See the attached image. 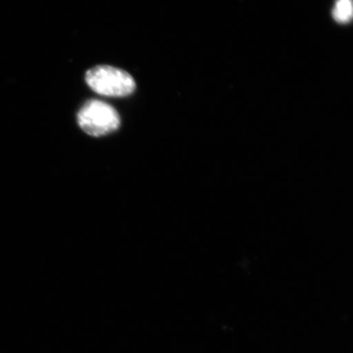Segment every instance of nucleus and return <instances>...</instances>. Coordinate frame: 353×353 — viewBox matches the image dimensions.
I'll list each match as a JSON object with an SVG mask.
<instances>
[{"label": "nucleus", "instance_id": "nucleus-1", "mask_svg": "<svg viewBox=\"0 0 353 353\" xmlns=\"http://www.w3.org/2000/svg\"><path fill=\"white\" fill-rule=\"evenodd\" d=\"M85 81L101 96L123 98L134 94L136 83L130 74L108 65H96L88 70Z\"/></svg>", "mask_w": 353, "mask_h": 353}, {"label": "nucleus", "instance_id": "nucleus-2", "mask_svg": "<svg viewBox=\"0 0 353 353\" xmlns=\"http://www.w3.org/2000/svg\"><path fill=\"white\" fill-rule=\"evenodd\" d=\"M78 125L92 137H103L112 134L121 125V117L112 105L103 101L91 99L79 110Z\"/></svg>", "mask_w": 353, "mask_h": 353}, {"label": "nucleus", "instance_id": "nucleus-3", "mask_svg": "<svg viewBox=\"0 0 353 353\" xmlns=\"http://www.w3.org/2000/svg\"><path fill=\"white\" fill-rule=\"evenodd\" d=\"M353 14L352 0H336L333 10V17L339 23L345 24L350 21Z\"/></svg>", "mask_w": 353, "mask_h": 353}]
</instances>
